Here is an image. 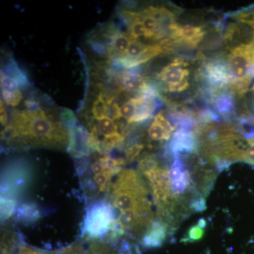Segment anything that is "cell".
Returning a JSON list of instances; mask_svg holds the SVG:
<instances>
[{
    "instance_id": "cell-1",
    "label": "cell",
    "mask_w": 254,
    "mask_h": 254,
    "mask_svg": "<svg viewBox=\"0 0 254 254\" xmlns=\"http://www.w3.org/2000/svg\"><path fill=\"white\" fill-rule=\"evenodd\" d=\"M11 127L16 137L22 136L31 145L64 148L68 143V135L59 122H53L43 110L14 112Z\"/></svg>"
},
{
    "instance_id": "cell-2",
    "label": "cell",
    "mask_w": 254,
    "mask_h": 254,
    "mask_svg": "<svg viewBox=\"0 0 254 254\" xmlns=\"http://www.w3.org/2000/svg\"><path fill=\"white\" fill-rule=\"evenodd\" d=\"M115 213L108 203L100 201L88 209L83 230L93 238L103 237L113 227Z\"/></svg>"
},
{
    "instance_id": "cell-3",
    "label": "cell",
    "mask_w": 254,
    "mask_h": 254,
    "mask_svg": "<svg viewBox=\"0 0 254 254\" xmlns=\"http://www.w3.org/2000/svg\"><path fill=\"white\" fill-rule=\"evenodd\" d=\"M189 64L182 60L177 59L164 67L158 78L166 85L168 91L181 92L188 88L190 76Z\"/></svg>"
},
{
    "instance_id": "cell-4",
    "label": "cell",
    "mask_w": 254,
    "mask_h": 254,
    "mask_svg": "<svg viewBox=\"0 0 254 254\" xmlns=\"http://www.w3.org/2000/svg\"><path fill=\"white\" fill-rule=\"evenodd\" d=\"M170 178L172 192L175 198H180L179 195L193 187L190 171L185 167V164L180 155L174 157L171 170L170 171Z\"/></svg>"
},
{
    "instance_id": "cell-5",
    "label": "cell",
    "mask_w": 254,
    "mask_h": 254,
    "mask_svg": "<svg viewBox=\"0 0 254 254\" xmlns=\"http://www.w3.org/2000/svg\"><path fill=\"white\" fill-rule=\"evenodd\" d=\"M203 76L213 88L221 89L230 85L232 76L227 64L220 60L209 62L205 64Z\"/></svg>"
},
{
    "instance_id": "cell-6",
    "label": "cell",
    "mask_w": 254,
    "mask_h": 254,
    "mask_svg": "<svg viewBox=\"0 0 254 254\" xmlns=\"http://www.w3.org/2000/svg\"><path fill=\"white\" fill-rule=\"evenodd\" d=\"M198 141L194 133L190 130L179 128L173 133L168 145V151L173 157L182 153H191L198 149Z\"/></svg>"
},
{
    "instance_id": "cell-7",
    "label": "cell",
    "mask_w": 254,
    "mask_h": 254,
    "mask_svg": "<svg viewBox=\"0 0 254 254\" xmlns=\"http://www.w3.org/2000/svg\"><path fill=\"white\" fill-rule=\"evenodd\" d=\"M170 31L172 33V39L175 43H183L192 48L198 46L205 34L201 26H180L175 23L170 26Z\"/></svg>"
},
{
    "instance_id": "cell-8",
    "label": "cell",
    "mask_w": 254,
    "mask_h": 254,
    "mask_svg": "<svg viewBox=\"0 0 254 254\" xmlns=\"http://www.w3.org/2000/svg\"><path fill=\"white\" fill-rule=\"evenodd\" d=\"M19 83L16 78L1 71V90L3 99L10 106H17L23 99L19 89Z\"/></svg>"
},
{
    "instance_id": "cell-9",
    "label": "cell",
    "mask_w": 254,
    "mask_h": 254,
    "mask_svg": "<svg viewBox=\"0 0 254 254\" xmlns=\"http://www.w3.org/2000/svg\"><path fill=\"white\" fill-rule=\"evenodd\" d=\"M175 127L165 118L163 111L155 117L148 129V136L153 141H168L175 131Z\"/></svg>"
},
{
    "instance_id": "cell-10",
    "label": "cell",
    "mask_w": 254,
    "mask_h": 254,
    "mask_svg": "<svg viewBox=\"0 0 254 254\" xmlns=\"http://www.w3.org/2000/svg\"><path fill=\"white\" fill-rule=\"evenodd\" d=\"M168 236V224L162 221L153 222L143 239L145 248H158L161 247Z\"/></svg>"
},
{
    "instance_id": "cell-11",
    "label": "cell",
    "mask_w": 254,
    "mask_h": 254,
    "mask_svg": "<svg viewBox=\"0 0 254 254\" xmlns=\"http://www.w3.org/2000/svg\"><path fill=\"white\" fill-rule=\"evenodd\" d=\"M211 100L214 109L222 116H229L235 109V99L230 92L216 90L215 93H213Z\"/></svg>"
},
{
    "instance_id": "cell-12",
    "label": "cell",
    "mask_w": 254,
    "mask_h": 254,
    "mask_svg": "<svg viewBox=\"0 0 254 254\" xmlns=\"http://www.w3.org/2000/svg\"><path fill=\"white\" fill-rule=\"evenodd\" d=\"M120 88L129 92H140L143 94L148 85L141 75L135 72H124L120 77Z\"/></svg>"
},
{
    "instance_id": "cell-13",
    "label": "cell",
    "mask_w": 254,
    "mask_h": 254,
    "mask_svg": "<svg viewBox=\"0 0 254 254\" xmlns=\"http://www.w3.org/2000/svg\"><path fill=\"white\" fill-rule=\"evenodd\" d=\"M133 41H135L134 38H132L129 33L128 34L120 33V34L115 35L113 37L111 46H110V58H115V60L121 58L125 54L131 42Z\"/></svg>"
},
{
    "instance_id": "cell-14",
    "label": "cell",
    "mask_w": 254,
    "mask_h": 254,
    "mask_svg": "<svg viewBox=\"0 0 254 254\" xmlns=\"http://www.w3.org/2000/svg\"><path fill=\"white\" fill-rule=\"evenodd\" d=\"M113 98H106L103 94H100L93 103V118L97 120H101L107 117H109L110 106L113 104Z\"/></svg>"
},
{
    "instance_id": "cell-15",
    "label": "cell",
    "mask_w": 254,
    "mask_h": 254,
    "mask_svg": "<svg viewBox=\"0 0 254 254\" xmlns=\"http://www.w3.org/2000/svg\"><path fill=\"white\" fill-rule=\"evenodd\" d=\"M137 101L136 98H131L124 103L120 108V118L126 119L127 122L134 117L136 113Z\"/></svg>"
},
{
    "instance_id": "cell-16",
    "label": "cell",
    "mask_w": 254,
    "mask_h": 254,
    "mask_svg": "<svg viewBox=\"0 0 254 254\" xmlns=\"http://www.w3.org/2000/svg\"><path fill=\"white\" fill-rule=\"evenodd\" d=\"M143 148V145L141 144H137L132 145L127 150V161H131L137 155L139 154L140 152Z\"/></svg>"
},
{
    "instance_id": "cell-17",
    "label": "cell",
    "mask_w": 254,
    "mask_h": 254,
    "mask_svg": "<svg viewBox=\"0 0 254 254\" xmlns=\"http://www.w3.org/2000/svg\"><path fill=\"white\" fill-rule=\"evenodd\" d=\"M8 115L6 112V108H5L4 103H3L2 100H1V125H6L7 123Z\"/></svg>"
}]
</instances>
